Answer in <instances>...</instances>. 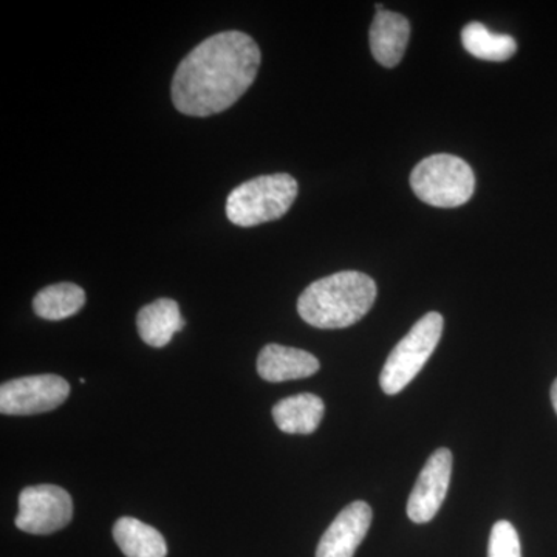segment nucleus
<instances>
[{
    "label": "nucleus",
    "mask_w": 557,
    "mask_h": 557,
    "mask_svg": "<svg viewBox=\"0 0 557 557\" xmlns=\"http://www.w3.org/2000/svg\"><path fill=\"white\" fill-rule=\"evenodd\" d=\"M260 49L247 33L222 32L180 62L172 102L188 116H211L236 104L258 76Z\"/></svg>",
    "instance_id": "nucleus-1"
},
{
    "label": "nucleus",
    "mask_w": 557,
    "mask_h": 557,
    "mask_svg": "<svg viewBox=\"0 0 557 557\" xmlns=\"http://www.w3.org/2000/svg\"><path fill=\"white\" fill-rule=\"evenodd\" d=\"M375 281L359 271H341L313 282L299 296V317L317 329H346L361 321L376 299Z\"/></svg>",
    "instance_id": "nucleus-2"
},
{
    "label": "nucleus",
    "mask_w": 557,
    "mask_h": 557,
    "mask_svg": "<svg viewBox=\"0 0 557 557\" xmlns=\"http://www.w3.org/2000/svg\"><path fill=\"white\" fill-rule=\"evenodd\" d=\"M298 197V182L288 174L248 180L230 193L226 215L242 228L284 218Z\"/></svg>",
    "instance_id": "nucleus-3"
},
{
    "label": "nucleus",
    "mask_w": 557,
    "mask_h": 557,
    "mask_svg": "<svg viewBox=\"0 0 557 557\" xmlns=\"http://www.w3.org/2000/svg\"><path fill=\"white\" fill-rule=\"evenodd\" d=\"M410 186L421 201L437 208H457L471 199L475 175L467 161L449 153L428 157L410 174Z\"/></svg>",
    "instance_id": "nucleus-4"
},
{
    "label": "nucleus",
    "mask_w": 557,
    "mask_h": 557,
    "mask_svg": "<svg viewBox=\"0 0 557 557\" xmlns=\"http://www.w3.org/2000/svg\"><path fill=\"white\" fill-rule=\"evenodd\" d=\"M443 317L424 314L388 355L380 375L384 394L397 395L416 379L437 348L443 335Z\"/></svg>",
    "instance_id": "nucleus-5"
},
{
    "label": "nucleus",
    "mask_w": 557,
    "mask_h": 557,
    "mask_svg": "<svg viewBox=\"0 0 557 557\" xmlns=\"http://www.w3.org/2000/svg\"><path fill=\"white\" fill-rule=\"evenodd\" d=\"M73 500L67 491L57 485L28 486L20 496L16 527L25 533H57L72 522Z\"/></svg>",
    "instance_id": "nucleus-6"
},
{
    "label": "nucleus",
    "mask_w": 557,
    "mask_h": 557,
    "mask_svg": "<svg viewBox=\"0 0 557 557\" xmlns=\"http://www.w3.org/2000/svg\"><path fill=\"white\" fill-rule=\"evenodd\" d=\"M70 384L58 375H35L11 380L0 386L3 416H36L60 408L69 398Z\"/></svg>",
    "instance_id": "nucleus-7"
},
{
    "label": "nucleus",
    "mask_w": 557,
    "mask_h": 557,
    "mask_svg": "<svg viewBox=\"0 0 557 557\" xmlns=\"http://www.w3.org/2000/svg\"><path fill=\"white\" fill-rule=\"evenodd\" d=\"M453 475V454L440 448L429 457L421 469L408 502V516L412 522L428 523L437 516L448 494Z\"/></svg>",
    "instance_id": "nucleus-8"
},
{
    "label": "nucleus",
    "mask_w": 557,
    "mask_h": 557,
    "mask_svg": "<svg viewBox=\"0 0 557 557\" xmlns=\"http://www.w3.org/2000/svg\"><path fill=\"white\" fill-rule=\"evenodd\" d=\"M372 518V508L366 502L347 505L319 541L317 557H354L368 536Z\"/></svg>",
    "instance_id": "nucleus-9"
},
{
    "label": "nucleus",
    "mask_w": 557,
    "mask_h": 557,
    "mask_svg": "<svg viewBox=\"0 0 557 557\" xmlns=\"http://www.w3.org/2000/svg\"><path fill=\"white\" fill-rule=\"evenodd\" d=\"M318 358L300 348L269 344L260 350L258 373L260 379L270 383L302 380L319 372Z\"/></svg>",
    "instance_id": "nucleus-10"
},
{
    "label": "nucleus",
    "mask_w": 557,
    "mask_h": 557,
    "mask_svg": "<svg viewBox=\"0 0 557 557\" xmlns=\"http://www.w3.org/2000/svg\"><path fill=\"white\" fill-rule=\"evenodd\" d=\"M410 24L401 14L394 11L376 10L375 20L370 27V50L373 58L384 67L399 64L408 49Z\"/></svg>",
    "instance_id": "nucleus-11"
},
{
    "label": "nucleus",
    "mask_w": 557,
    "mask_h": 557,
    "mask_svg": "<svg viewBox=\"0 0 557 557\" xmlns=\"http://www.w3.org/2000/svg\"><path fill=\"white\" fill-rule=\"evenodd\" d=\"M137 327L139 338L148 346L161 348L168 346L172 336L185 327V319L174 299H157L138 311Z\"/></svg>",
    "instance_id": "nucleus-12"
},
{
    "label": "nucleus",
    "mask_w": 557,
    "mask_h": 557,
    "mask_svg": "<svg viewBox=\"0 0 557 557\" xmlns=\"http://www.w3.org/2000/svg\"><path fill=\"white\" fill-rule=\"evenodd\" d=\"M324 401L314 394H299L281 399L273 408L276 426L285 434L309 435L321 424Z\"/></svg>",
    "instance_id": "nucleus-13"
},
{
    "label": "nucleus",
    "mask_w": 557,
    "mask_h": 557,
    "mask_svg": "<svg viewBox=\"0 0 557 557\" xmlns=\"http://www.w3.org/2000/svg\"><path fill=\"white\" fill-rule=\"evenodd\" d=\"M113 539L126 557H166L168 545L156 528L135 518H121L113 527Z\"/></svg>",
    "instance_id": "nucleus-14"
},
{
    "label": "nucleus",
    "mask_w": 557,
    "mask_h": 557,
    "mask_svg": "<svg viewBox=\"0 0 557 557\" xmlns=\"http://www.w3.org/2000/svg\"><path fill=\"white\" fill-rule=\"evenodd\" d=\"M86 304V293L72 282L50 285L40 289L33 299V310L47 321H62L75 317Z\"/></svg>",
    "instance_id": "nucleus-15"
},
{
    "label": "nucleus",
    "mask_w": 557,
    "mask_h": 557,
    "mask_svg": "<svg viewBox=\"0 0 557 557\" xmlns=\"http://www.w3.org/2000/svg\"><path fill=\"white\" fill-rule=\"evenodd\" d=\"M461 42L468 53L483 61H508L518 51V42L512 36L490 32L480 22H471L463 28Z\"/></svg>",
    "instance_id": "nucleus-16"
},
{
    "label": "nucleus",
    "mask_w": 557,
    "mask_h": 557,
    "mask_svg": "<svg viewBox=\"0 0 557 557\" xmlns=\"http://www.w3.org/2000/svg\"><path fill=\"white\" fill-rule=\"evenodd\" d=\"M487 557H522L518 531L508 520H498L491 530Z\"/></svg>",
    "instance_id": "nucleus-17"
},
{
    "label": "nucleus",
    "mask_w": 557,
    "mask_h": 557,
    "mask_svg": "<svg viewBox=\"0 0 557 557\" xmlns=\"http://www.w3.org/2000/svg\"><path fill=\"white\" fill-rule=\"evenodd\" d=\"M552 401H553V408H555L557 413V380L555 383H553L552 386Z\"/></svg>",
    "instance_id": "nucleus-18"
}]
</instances>
